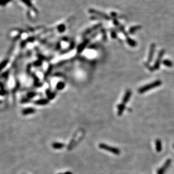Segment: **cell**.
I'll return each instance as SVG.
<instances>
[{"instance_id": "8fae6325", "label": "cell", "mask_w": 174, "mask_h": 174, "mask_svg": "<svg viewBox=\"0 0 174 174\" xmlns=\"http://www.w3.org/2000/svg\"><path fill=\"white\" fill-rule=\"evenodd\" d=\"M117 108H118V116H121V115L123 114L125 108H126V105L123 104V103H122V104L118 105Z\"/></svg>"}, {"instance_id": "603a6c76", "label": "cell", "mask_w": 174, "mask_h": 174, "mask_svg": "<svg viewBox=\"0 0 174 174\" xmlns=\"http://www.w3.org/2000/svg\"><path fill=\"white\" fill-rule=\"evenodd\" d=\"M8 63V60H5L3 62H2L1 64H0V71L2 70V69H4L5 68V67L6 66L7 64Z\"/></svg>"}, {"instance_id": "f1b7e54d", "label": "cell", "mask_w": 174, "mask_h": 174, "mask_svg": "<svg viewBox=\"0 0 174 174\" xmlns=\"http://www.w3.org/2000/svg\"><path fill=\"white\" fill-rule=\"evenodd\" d=\"M173 147H174V146H173Z\"/></svg>"}, {"instance_id": "d4e9b609", "label": "cell", "mask_w": 174, "mask_h": 174, "mask_svg": "<svg viewBox=\"0 0 174 174\" xmlns=\"http://www.w3.org/2000/svg\"><path fill=\"white\" fill-rule=\"evenodd\" d=\"M36 95V93L35 92H29L27 94V97L29 98H32L34 97Z\"/></svg>"}, {"instance_id": "4316f807", "label": "cell", "mask_w": 174, "mask_h": 174, "mask_svg": "<svg viewBox=\"0 0 174 174\" xmlns=\"http://www.w3.org/2000/svg\"><path fill=\"white\" fill-rule=\"evenodd\" d=\"M110 14L111 16H112V17H113V18H116V16H117V14H116V12H111Z\"/></svg>"}, {"instance_id": "d6986e66", "label": "cell", "mask_w": 174, "mask_h": 174, "mask_svg": "<svg viewBox=\"0 0 174 174\" xmlns=\"http://www.w3.org/2000/svg\"><path fill=\"white\" fill-rule=\"evenodd\" d=\"M162 63L165 65V66L168 67H171L173 66V63L171 61L168 60V59H165L162 61Z\"/></svg>"}, {"instance_id": "7c38bea8", "label": "cell", "mask_w": 174, "mask_h": 174, "mask_svg": "<svg viewBox=\"0 0 174 174\" xmlns=\"http://www.w3.org/2000/svg\"><path fill=\"white\" fill-rule=\"evenodd\" d=\"M49 100L48 99H45V98H43V99H40L39 100H37L35 102V104L37 105H46L49 104Z\"/></svg>"}, {"instance_id": "4fadbf2b", "label": "cell", "mask_w": 174, "mask_h": 174, "mask_svg": "<svg viewBox=\"0 0 174 174\" xmlns=\"http://www.w3.org/2000/svg\"><path fill=\"white\" fill-rule=\"evenodd\" d=\"M155 148H156V150L157 152L159 153L162 151V142H161V140H159V139H157L156 141H155Z\"/></svg>"}, {"instance_id": "5b68a950", "label": "cell", "mask_w": 174, "mask_h": 174, "mask_svg": "<svg viewBox=\"0 0 174 174\" xmlns=\"http://www.w3.org/2000/svg\"><path fill=\"white\" fill-rule=\"evenodd\" d=\"M165 53V50L163 49H162L161 50L159 51V53H158V57H157V58L156 59V61H155V63H154V67H153V69L155 70H158L159 69L160 65H161V61H162L163 55H164Z\"/></svg>"}, {"instance_id": "44dd1931", "label": "cell", "mask_w": 174, "mask_h": 174, "mask_svg": "<svg viewBox=\"0 0 174 174\" xmlns=\"http://www.w3.org/2000/svg\"><path fill=\"white\" fill-rule=\"evenodd\" d=\"M119 31H120V32H122L123 33V34L125 36H126V37H128V33H127V32L126 31H125L124 27L123 26H119Z\"/></svg>"}, {"instance_id": "7a4b0ae2", "label": "cell", "mask_w": 174, "mask_h": 174, "mask_svg": "<svg viewBox=\"0 0 174 174\" xmlns=\"http://www.w3.org/2000/svg\"><path fill=\"white\" fill-rule=\"evenodd\" d=\"M98 147L100 149L103 150H106V151L110 152L112 154H116V155H119L120 154V150L119 149L116 148V147H112L111 146L108 145L104 144V143H101L99 144Z\"/></svg>"}, {"instance_id": "6da1fadb", "label": "cell", "mask_w": 174, "mask_h": 174, "mask_svg": "<svg viewBox=\"0 0 174 174\" xmlns=\"http://www.w3.org/2000/svg\"><path fill=\"white\" fill-rule=\"evenodd\" d=\"M161 84H162V81L161 80H156V81L153 82V83L145 85L140 88L139 89V92L140 94H143V93H145L146 92L148 91V90L153 89L155 88L159 87V86L161 85Z\"/></svg>"}, {"instance_id": "ffe728a7", "label": "cell", "mask_w": 174, "mask_h": 174, "mask_svg": "<svg viewBox=\"0 0 174 174\" xmlns=\"http://www.w3.org/2000/svg\"><path fill=\"white\" fill-rule=\"evenodd\" d=\"M100 31L102 33V39L104 40V41H106L107 38H108V36H107V33H106V31L105 28H101L100 30Z\"/></svg>"}, {"instance_id": "8992f818", "label": "cell", "mask_w": 174, "mask_h": 174, "mask_svg": "<svg viewBox=\"0 0 174 174\" xmlns=\"http://www.w3.org/2000/svg\"><path fill=\"white\" fill-rule=\"evenodd\" d=\"M171 163V159H168L166 161V162L165 163L163 166L162 167H161L160 168L157 170V174H164L165 172H166V171L167 170V169L170 166Z\"/></svg>"}, {"instance_id": "52a82bcc", "label": "cell", "mask_w": 174, "mask_h": 174, "mask_svg": "<svg viewBox=\"0 0 174 174\" xmlns=\"http://www.w3.org/2000/svg\"><path fill=\"white\" fill-rule=\"evenodd\" d=\"M90 41V39H86L85 40H84L83 42H82L81 44H80L78 45L77 48V53L78 54L81 53L85 49L87 46L88 45V44L89 43Z\"/></svg>"}, {"instance_id": "9c48e42d", "label": "cell", "mask_w": 174, "mask_h": 174, "mask_svg": "<svg viewBox=\"0 0 174 174\" xmlns=\"http://www.w3.org/2000/svg\"><path fill=\"white\" fill-rule=\"evenodd\" d=\"M132 95V92L131 90H127L125 93L123 99H122V103L124 104H126L129 101V100H130L131 97Z\"/></svg>"}, {"instance_id": "cb8c5ba5", "label": "cell", "mask_w": 174, "mask_h": 174, "mask_svg": "<svg viewBox=\"0 0 174 174\" xmlns=\"http://www.w3.org/2000/svg\"><path fill=\"white\" fill-rule=\"evenodd\" d=\"M111 37L113 39H115L117 38V33H116V32L115 30H111Z\"/></svg>"}, {"instance_id": "2e32d148", "label": "cell", "mask_w": 174, "mask_h": 174, "mask_svg": "<svg viewBox=\"0 0 174 174\" xmlns=\"http://www.w3.org/2000/svg\"><path fill=\"white\" fill-rule=\"evenodd\" d=\"M52 147L54 149H62L63 147H65V144H63V143H54L52 144Z\"/></svg>"}, {"instance_id": "e0dca14e", "label": "cell", "mask_w": 174, "mask_h": 174, "mask_svg": "<svg viewBox=\"0 0 174 174\" xmlns=\"http://www.w3.org/2000/svg\"><path fill=\"white\" fill-rule=\"evenodd\" d=\"M46 94L47 97H48V100H53L55 97V93L51 92L49 89L46 90Z\"/></svg>"}, {"instance_id": "277c9868", "label": "cell", "mask_w": 174, "mask_h": 174, "mask_svg": "<svg viewBox=\"0 0 174 174\" xmlns=\"http://www.w3.org/2000/svg\"><path fill=\"white\" fill-rule=\"evenodd\" d=\"M102 26V23H98V24L94 25L93 26V27L89 28H88L87 30H86L84 32V33H83V37L85 38L88 35H90V33H92L93 32H95L96 31H97V30L101 28Z\"/></svg>"}, {"instance_id": "ac0fdd59", "label": "cell", "mask_w": 174, "mask_h": 174, "mask_svg": "<svg viewBox=\"0 0 174 174\" xmlns=\"http://www.w3.org/2000/svg\"><path fill=\"white\" fill-rule=\"evenodd\" d=\"M65 86H66V84L65 83H64L63 81H59L58 83H57L56 85V88L58 90H62L65 88Z\"/></svg>"}, {"instance_id": "30bf717a", "label": "cell", "mask_w": 174, "mask_h": 174, "mask_svg": "<svg viewBox=\"0 0 174 174\" xmlns=\"http://www.w3.org/2000/svg\"><path fill=\"white\" fill-rule=\"evenodd\" d=\"M36 112V109L32 108H28L23 109L22 110V113L23 115H27L30 114H34Z\"/></svg>"}, {"instance_id": "5bb4252c", "label": "cell", "mask_w": 174, "mask_h": 174, "mask_svg": "<svg viewBox=\"0 0 174 174\" xmlns=\"http://www.w3.org/2000/svg\"><path fill=\"white\" fill-rule=\"evenodd\" d=\"M126 41L127 44L131 47H135L137 45V43H136V41H135L134 40L130 38L129 36L126 37Z\"/></svg>"}, {"instance_id": "484cf974", "label": "cell", "mask_w": 174, "mask_h": 174, "mask_svg": "<svg viewBox=\"0 0 174 174\" xmlns=\"http://www.w3.org/2000/svg\"><path fill=\"white\" fill-rule=\"evenodd\" d=\"M112 22H113L114 24L115 25V26H118V27H119V26H120V23H119V21H118L117 19H116V18H113V20H112Z\"/></svg>"}, {"instance_id": "7402d4cb", "label": "cell", "mask_w": 174, "mask_h": 174, "mask_svg": "<svg viewBox=\"0 0 174 174\" xmlns=\"http://www.w3.org/2000/svg\"><path fill=\"white\" fill-rule=\"evenodd\" d=\"M58 30L59 32H63L66 30V26H65V25L63 24H60L58 27Z\"/></svg>"}, {"instance_id": "83f0119b", "label": "cell", "mask_w": 174, "mask_h": 174, "mask_svg": "<svg viewBox=\"0 0 174 174\" xmlns=\"http://www.w3.org/2000/svg\"><path fill=\"white\" fill-rule=\"evenodd\" d=\"M63 174H72V172H69V171H68V172H65V173H64Z\"/></svg>"}, {"instance_id": "3957f363", "label": "cell", "mask_w": 174, "mask_h": 174, "mask_svg": "<svg viewBox=\"0 0 174 174\" xmlns=\"http://www.w3.org/2000/svg\"><path fill=\"white\" fill-rule=\"evenodd\" d=\"M88 12H89L90 14H93L95 15L96 16H98V17L101 18V19H106L107 20H109L110 19H111V17L108 15L104 13L103 12H99L98 10H97L93 9H90L89 10Z\"/></svg>"}, {"instance_id": "9a60e30c", "label": "cell", "mask_w": 174, "mask_h": 174, "mask_svg": "<svg viewBox=\"0 0 174 174\" xmlns=\"http://www.w3.org/2000/svg\"><path fill=\"white\" fill-rule=\"evenodd\" d=\"M141 28V26H133V27H131L130 29H129L128 31V33L129 34L133 35L137 31H138Z\"/></svg>"}, {"instance_id": "ba28073f", "label": "cell", "mask_w": 174, "mask_h": 174, "mask_svg": "<svg viewBox=\"0 0 174 174\" xmlns=\"http://www.w3.org/2000/svg\"><path fill=\"white\" fill-rule=\"evenodd\" d=\"M155 46H156V45H155V44H154V43H152V44L150 45L149 53L148 55V58H147V62H148V63H150L153 60Z\"/></svg>"}]
</instances>
